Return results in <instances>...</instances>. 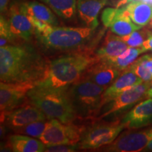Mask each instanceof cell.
Listing matches in <instances>:
<instances>
[{
	"mask_svg": "<svg viewBox=\"0 0 152 152\" xmlns=\"http://www.w3.org/2000/svg\"><path fill=\"white\" fill-rule=\"evenodd\" d=\"M48 64L30 45H7L0 48V80L4 83H37Z\"/></svg>",
	"mask_w": 152,
	"mask_h": 152,
	"instance_id": "obj_1",
	"label": "cell"
},
{
	"mask_svg": "<svg viewBox=\"0 0 152 152\" xmlns=\"http://www.w3.org/2000/svg\"><path fill=\"white\" fill-rule=\"evenodd\" d=\"M100 61L95 55L73 54L59 57L49 63L43 77L36 86L42 88H68L82 77L88 68Z\"/></svg>",
	"mask_w": 152,
	"mask_h": 152,
	"instance_id": "obj_2",
	"label": "cell"
},
{
	"mask_svg": "<svg viewBox=\"0 0 152 152\" xmlns=\"http://www.w3.org/2000/svg\"><path fill=\"white\" fill-rule=\"evenodd\" d=\"M68 88L50 89L35 86L28 93L29 102L39 108L49 120L73 122L77 116L67 92Z\"/></svg>",
	"mask_w": 152,
	"mask_h": 152,
	"instance_id": "obj_3",
	"label": "cell"
},
{
	"mask_svg": "<svg viewBox=\"0 0 152 152\" xmlns=\"http://www.w3.org/2000/svg\"><path fill=\"white\" fill-rule=\"evenodd\" d=\"M105 90V87L83 78H80L70 85L67 92L76 116L93 118L99 109Z\"/></svg>",
	"mask_w": 152,
	"mask_h": 152,
	"instance_id": "obj_4",
	"label": "cell"
},
{
	"mask_svg": "<svg viewBox=\"0 0 152 152\" xmlns=\"http://www.w3.org/2000/svg\"><path fill=\"white\" fill-rule=\"evenodd\" d=\"M94 30L88 27H58L49 25L44 33L36 34V36L47 48L70 51L87 43L92 37Z\"/></svg>",
	"mask_w": 152,
	"mask_h": 152,
	"instance_id": "obj_5",
	"label": "cell"
},
{
	"mask_svg": "<svg viewBox=\"0 0 152 152\" xmlns=\"http://www.w3.org/2000/svg\"><path fill=\"white\" fill-rule=\"evenodd\" d=\"M152 82H142L125 90L116 97L104 104L92 119L99 121L106 118H113L132 107L139 101L146 96L147 90L151 87Z\"/></svg>",
	"mask_w": 152,
	"mask_h": 152,
	"instance_id": "obj_6",
	"label": "cell"
},
{
	"mask_svg": "<svg viewBox=\"0 0 152 152\" xmlns=\"http://www.w3.org/2000/svg\"><path fill=\"white\" fill-rule=\"evenodd\" d=\"M85 132V128L73 122L64 123L58 120H49L45 132L39 140L46 147L58 144H76L80 141Z\"/></svg>",
	"mask_w": 152,
	"mask_h": 152,
	"instance_id": "obj_7",
	"label": "cell"
},
{
	"mask_svg": "<svg viewBox=\"0 0 152 152\" xmlns=\"http://www.w3.org/2000/svg\"><path fill=\"white\" fill-rule=\"evenodd\" d=\"M124 128V125L118 121L96 123L84 133L77 143L78 149H96L111 144Z\"/></svg>",
	"mask_w": 152,
	"mask_h": 152,
	"instance_id": "obj_8",
	"label": "cell"
},
{
	"mask_svg": "<svg viewBox=\"0 0 152 152\" xmlns=\"http://www.w3.org/2000/svg\"><path fill=\"white\" fill-rule=\"evenodd\" d=\"M37 83L22 82V83H0V109L1 122H4L6 117L12 111L20 102L27 96L28 93L33 89Z\"/></svg>",
	"mask_w": 152,
	"mask_h": 152,
	"instance_id": "obj_9",
	"label": "cell"
},
{
	"mask_svg": "<svg viewBox=\"0 0 152 152\" xmlns=\"http://www.w3.org/2000/svg\"><path fill=\"white\" fill-rule=\"evenodd\" d=\"M152 140V128L132 132L128 131L119 134L111 144L99 148V151L109 152H138L143 151Z\"/></svg>",
	"mask_w": 152,
	"mask_h": 152,
	"instance_id": "obj_10",
	"label": "cell"
},
{
	"mask_svg": "<svg viewBox=\"0 0 152 152\" xmlns=\"http://www.w3.org/2000/svg\"><path fill=\"white\" fill-rule=\"evenodd\" d=\"M122 72L109 61L100 59L87 68L80 78L89 80L106 89L113 84Z\"/></svg>",
	"mask_w": 152,
	"mask_h": 152,
	"instance_id": "obj_11",
	"label": "cell"
},
{
	"mask_svg": "<svg viewBox=\"0 0 152 152\" xmlns=\"http://www.w3.org/2000/svg\"><path fill=\"white\" fill-rule=\"evenodd\" d=\"M8 20L11 33L15 38L29 41L35 33V28L20 4L11 6Z\"/></svg>",
	"mask_w": 152,
	"mask_h": 152,
	"instance_id": "obj_12",
	"label": "cell"
},
{
	"mask_svg": "<svg viewBox=\"0 0 152 152\" xmlns=\"http://www.w3.org/2000/svg\"><path fill=\"white\" fill-rule=\"evenodd\" d=\"M45 120H49L47 115L39 108L29 102L11 111L6 117L5 121L9 128L14 130L35 121Z\"/></svg>",
	"mask_w": 152,
	"mask_h": 152,
	"instance_id": "obj_13",
	"label": "cell"
},
{
	"mask_svg": "<svg viewBox=\"0 0 152 152\" xmlns=\"http://www.w3.org/2000/svg\"><path fill=\"white\" fill-rule=\"evenodd\" d=\"M125 128L138 129L152 123V98L138 104L121 120Z\"/></svg>",
	"mask_w": 152,
	"mask_h": 152,
	"instance_id": "obj_14",
	"label": "cell"
},
{
	"mask_svg": "<svg viewBox=\"0 0 152 152\" xmlns=\"http://www.w3.org/2000/svg\"><path fill=\"white\" fill-rule=\"evenodd\" d=\"M144 82L130 68L123 71L122 73L114 81L113 84L106 88L102 94L99 109L104 104L116 97L118 95L130 87ZM97 113V112H96Z\"/></svg>",
	"mask_w": 152,
	"mask_h": 152,
	"instance_id": "obj_15",
	"label": "cell"
},
{
	"mask_svg": "<svg viewBox=\"0 0 152 152\" xmlns=\"http://www.w3.org/2000/svg\"><path fill=\"white\" fill-rule=\"evenodd\" d=\"M108 0H77V14L86 27L96 29L99 26L98 15Z\"/></svg>",
	"mask_w": 152,
	"mask_h": 152,
	"instance_id": "obj_16",
	"label": "cell"
},
{
	"mask_svg": "<svg viewBox=\"0 0 152 152\" xmlns=\"http://www.w3.org/2000/svg\"><path fill=\"white\" fill-rule=\"evenodd\" d=\"M128 47L120 36L111 31L108 32L104 42L95 55L100 59H111L119 56Z\"/></svg>",
	"mask_w": 152,
	"mask_h": 152,
	"instance_id": "obj_17",
	"label": "cell"
},
{
	"mask_svg": "<svg viewBox=\"0 0 152 152\" xmlns=\"http://www.w3.org/2000/svg\"><path fill=\"white\" fill-rule=\"evenodd\" d=\"M23 9L28 16L41 20L51 26H57L58 20L56 15L48 6L37 1H30L20 4Z\"/></svg>",
	"mask_w": 152,
	"mask_h": 152,
	"instance_id": "obj_18",
	"label": "cell"
},
{
	"mask_svg": "<svg viewBox=\"0 0 152 152\" xmlns=\"http://www.w3.org/2000/svg\"><path fill=\"white\" fill-rule=\"evenodd\" d=\"M109 28L112 33L120 37H123L136 30H140L142 27L137 26L131 20L125 7L123 6L118 8L116 14L110 23Z\"/></svg>",
	"mask_w": 152,
	"mask_h": 152,
	"instance_id": "obj_19",
	"label": "cell"
},
{
	"mask_svg": "<svg viewBox=\"0 0 152 152\" xmlns=\"http://www.w3.org/2000/svg\"><path fill=\"white\" fill-rule=\"evenodd\" d=\"M9 143L15 152H43L46 145L40 140L25 134H16L9 137Z\"/></svg>",
	"mask_w": 152,
	"mask_h": 152,
	"instance_id": "obj_20",
	"label": "cell"
},
{
	"mask_svg": "<svg viewBox=\"0 0 152 152\" xmlns=\"http://www.w3.org/2000/svg\"><path fill=\"white\" fill-rule=\"evenodd\" d=\"M125 7L131 20L137 26L144 27L152 18V4L137 0Z\"/></svg>",
	"mask_w": 152,
	"mask_h": 152,
	"instance_id": "obj_21",
	"label": "cell"
},
{
	"mask_svg": "<svg viewBox=\"0 0 152 152\" xmlns=\"http://www.w3.org/2000/svg\"><path fill=\"white\" fill-rule=\"evenodd\" d=\"M66 20H71L77 13V0H39Z\"/></svg>",
	"mask_w": 152,
	"mask_h": 152,
	"instance_id": "obj_22",
	"label": "cell"
},
{
	"mask_svg": "<svg viewBox=\"0 0 152 152\" xmlns=\"http://www.w3.org/2000/svg\"><path fill=\"white\" fill-rule=\"evenodd\" d=\"M146 51L142 47H128L126 50H125L122 54L119 56L111 59H103L107 60L109 62L114 64L121 71H124L125 69L130 66L137 58V57L142 53Z\"/></svg>",
	"mask_w": 152,
	"mask_h": 152,
	"instance_id": "obj_23",
	"label": "cell"
},
{
	"mask_svg": "<svg viewBox=\"0 0 152 152\" xmlns=\"http://www.w3.org/2000/svg\"><path fill=\"white\" fill-rule=\"evenodd\" d=\"M48 122L49 120L35 121V122L29 123V124L24 125L20 128L14 129V131L16 134H25V135L39 139L45 132Z\"/></svg>",
	"mask_w": 152,
	"mask_h": 152,
	"instance_id": "obj_24",
	"label": "cell"
},
{
	"mask_svg": "<svg viewBox=\"0 0 152 152\" xmlns=\"http://www.w3.org/2000/svg\"><path fill=\"white\" fill-rule=\"evenodd\" d=\"M151 35L152 34L147 30H143V31L136 30L128 35L121 37L128 45L129 47H140L146 40L145 39H148Z\"/></svg>",
	"mask_w": 152,
	"mask_h": 152,
	"instance_id": "obj_25",
	"label": "cell"
},
{
	"mask_svg": "<svg viewBox=\"0 0 152 152\" xmlns=\"http://www.w3.org/2000/svg\"><path fill=\"white\" fill-rule=\"evenodd\" d=\"M132 71L136 73L142 80L144 82L152 81V73L149 71L147 66L144 64L142 57L137 59L130 66H129Z\"/></svg>",
	"mask_w": 152,
	"mask_h": 152,
	"instance_id": "obj_26",
	"label": "cell"
},
{
	"mask_svg": "<svg viewBox=\"0 0 152 152\" xmlns=\"http://www.w3.org/2000/svg\"><path fill=\"white\" fill-rule=\"evenodd\" d=\"M15 37L11 33L10 27H9V20H7L2 15L0 18V45L1 47L9 45Z\"/></svg>",
	"mask_w": 152,
	"mask_h": 152,
	"instance_id": "obj_27",
	"label": "cell"
},
{
	"mask_svg": "<svg viewBox=\"0 0 152 152\" xmlns=\"http://www.w3.org/2000/svg\"><path fill=\"white\" fill-rule=\"evenodd\" d=\"M78 149V144H58L46 147V152H73Z\"/></svg>",
	"mask_w": 152,
	"mask_h": 152,
	"instance_id": "obj_28",
	"label": "cell"
},
{
	"mask_svg": "<svg viewBox=\"0 0 152 152\" xmlns=\"http://www.w3.org/2000/svg\"><path fill=\"white\" fill-rule=\"evenodd\" d=\"M142 59H143L144 64L149 69V71L152 73V56L151 55H144L142 56Z\"/></svg>",
	"mask_w": 152,
	"mask_h": 152,
	"instance_id": "obj_29",
	"label": "cell"
},
{
	"mask_svg": "<svg viewBox=\"0 0 152 152\" xmlns=\"http://www.w3.org/2000/svg\"><path fill=\"white\" fill-rule=\"evenodd\" d=\"M140 47H142V49H144L146 52H147V50L152 49V35L150 36L148 39H146Z\"/></svg>",
	"mask_w": 152,
	"mask_h": 152,
	"instance_id": "obj_30",
	"label": "cell"
},
{
	"mask_svg": "<svg viewBox=\"0 0 152 152\" xmlns=\"http://www.w3.org/2000/svg\"><path fill=\"white\" fill-rule=\"evenodd\" d=\"M11 0H0V11L2 14L8 9V5Z\"/></svg>",
	"mask_w": 152,
	"mask_h": 152,
	"instance_id": "obj_31",
	"label": "cell"
},
{
	"mask_svg": "<svg viewBox=\"0 0 152 152\" xmlns=\"http://www.w3.org/2000/svg\"><path fill=\"white\" fill-rule=\"evenodd\" d=\"M137 1V0H121V1H118V3L117 7L118 8V7H123V6H125V5L128 4H129V3H131V2H132V1Z\"/></svg>",
	"mask_w": 152,
	"mask_h": 152,
	"instance_id": "obj_32",
	"label": "cell"
},
{
	"mask_svg": "<svg viewBox=\"0 0 152 152\" xmlns=\"http://www.w3.org/2000/svg\"><path fill=\"white\" fill-rule=\"evenodd\" d=\"M146 97H147L148 99L152 98V83L151 87H150L149 90H147V94H146Z\"/></svg>",
	"mask_w": 152,
	"mask_h": 152,
	"instance_id": "obj_33",
	"label": "cell"
},
{
	"mask_svg": "<svg viewBox=\"0 0 152 152\" xmlns=\"http://www.w3.org/2000/svg\"><path fill=\"white\" fill-rule=\"evenodd\" d=\"M144 151H152V140L149 142V143H148L147 146L146 147L145 149H144Z\"/></svg>",
	"mask_w": 152,
	"mask_h": 152,
	"instance_id": "obj_34",
	"label": "cell"
},
{
	"mask_svg": "<svg viewBox=\"0 0 152 152\" xmlns=\"http://www.w3.org/2000/svg\"><path fill=\"white\" fill-rule=\"evenodd\" d=\"M149 27L152 28V18L151 19V20H150V22L149 23Z\"/></svg>",
	"mask_w": 152,
	"mask_h": 152,
	"instance_id": "obj_35",
	"label": "cell"
}]
</instances>
